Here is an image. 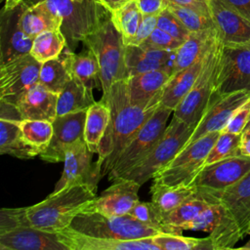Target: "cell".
Returning <instances> with one entry per match:
<instances>
[{"label":"cell","instance_id":"6da1fadb","mask_svg":"<svg viewBox=\"0 0 250 250\" xmlns=\"http://www.w3.org/2000/svg\"><path fill=\"white\" fill-rule=\"evenodd\" d=\"M110 109V120L102 140L95 168L100 178L109 173L114 162L143 125L158 108H143L130 100L126 79L115 82L106 96L102 97Z\"/></svg>","mask_w":250,"mask_h":250},{"label":"cell","instance_id":"7a4b0ae2","mask_svg":"<svg viewBox=\"0 0 250 250\" xmlns=\"http://www.w3.org/2000/svg\"><path fill=\"white\" fill-rule=\"evenodd\" d=\"M198 191L223 209L219 224L209 234L213 250L233 248L250 229V171L223 190Z\"/></svg>","mask_w":250,"mask_h":250},{"label":"cell","instance_id":"3957f363","mask_svg":"<svg viewBox=\"0 0 250 250\" xmlns=\"http://www.w3.org/2000/svg\"><path fill=\"white\" fill-rule=\"evenodd\" d=\"M96 198L97 185L86 182L67 185L39 203L26 207V216L33 227L56 232L69 227L74 217Z\"/></svg>","mask_w":250,"mask_h":250},{"label":"cell","instance_id":"277c9868","mask_svg":"<svg viewBox=\"0 0 250 250\" xmlns=\"http://www.w3.org/2000/svg\"><path fill=\"white\" fill-rule=\"evenodd\" d=\"M27 5L45 1L62 20L61 30L66 39V47L74 51L79 42L99 28L110 12L99 0H23Z\"/></svg>","mask_w":250,"mask_h":250},{"label":"cell","instance_id":"5b68a950","mask_svg":"<svg viewBox=\"0 0 250 250\" xmlns=\"http://www.w3.org/2000/svg\"><path fill=\"white\" fill-rule=\"evenodd\" d=\"M83 43L98 60L103 97H104L115 82L127 78L123 37L111 18H108L99 28L89 34Z\"/></svg>","mask_w":250,"mask_h":250},{"label":"cell","instance_id":"8992f818","mask_svg":"<svg viewBox=\"0 0 250 250\" xmlns=\"http://www.w3.org/2000/svg\"><path fill=\"white\" fill-rule=\"evenodd\" d=\"M223 41L220 36L205 55L201 70L192 88L173 111V115L195 127L216 92Z\"/></svg>","mask_w":250,"mask_h":250},{"label":"cell","instance_id":"52a82bcc","mask_svg":"<svg viewBox=\"0 0 250 250\" xmlns=\"http://www.w3.org/2000/svg\"><path fill=\"white\" fill-rule=\"evenodd\" d=\"M69 227L88 235L113 239H139L160 233L159 230L137 221L130 214L108 216L89 206L74 217Z\"/></svg>","mask_w":250,"mask_h":250},{"label":"cell","instance_id":"ba28073f","mask_svg":"<svg viewBox=\"0 0 250 250\" xmlns=\"http://www.w3.org/2000/svg\"><path fill=\"white\" fill-rule=\"evenodd\" d=\"M194 128L173 115L163 136L148 155L120 179L133 180L141 186L152 179L185 147Z\"/></svg>","mask_w":250,"mask_h":250},{"label":"cell","instance_id":"9c48e42d","mask_svg":"<svg viewBox=\"0 0 250 250\" xmlns=\"http://www.w3.org/2000/svg\"><path fill=\"white\" fill-rule=\"evenodd\" d=\"M173 110L158 106L150 118L137 132L117 156L107 174L108 181L114 182L129 173L152 150L166 130V123Z\"/></svg>","mask_w":250,"mask_h":250},{"label":"cell","instance_id":"30bf717a","mask_svg":"<svg viewBox=\"0 0 250 250\" xmlns=\"http://www.w3.org/2000/svg\"><path fill=\"white\" fill-rule=\"evenodd\" d=\"M220 133L207 134L184 147L164 168L153 176V182L171 187L189 186L205 165L206 158Z\"/></svg>","mask_w":250,"mask_h":250},{"label":"cell","instance_id":"8fae6325","mask_svg":"<svg viewBox=\"0 0 250 250\" xmlns=\"http://www.w3.org/2000/svg\"><path fill=\"white\" fill-rule=\"evenodd\" d=\"M41 62L30 54L0 64V102L18 106L25 93L39 82Z\"/></svg>","mask_w":250,"mask_h":250},{"label":"cell","instance_id":"7c38bea8","mask_svg":"<svg viewBox=\"0 0 250 250\" xmlns=\"http://www.w3.org/2000/svg\"><path fill=\"white\" fill-rule=\"evenodd\" d=\"M250 91V42L224 44L216 93Z\"/></svg>","mask_w":250,"mask_h":250},{"label":"cell","instance_id":"4fadbf2b","mask_svg":"<svg viewBox=\"0 0 250 250\" xmlns=\"http://www.w3.org/2000/svg\"><path fill=\"white\" fill-rule=\"evenodd\" d=\"M248 100H250V91H237L229 94L215 92L185 147L207 134L222 132L234 111Z\"/></svg>","mask_w":250,"mask_h":250},{"label":"cell","instance_id":"5bb4252c","mask_svg":"<svg viewBox=\"0 0 250 250\" xmlns=\"http://www.w3.org/2000/svg\"><path fill=\"white\" fill-rule=\"evenodd\" d=\"M87 110L57 115L53 123V136L49 146L38 155L50 163L62 162L69 147L84 140Z\"/></svg>","mask_w":250,"mask_h":250},{"label":"cell","instance_id":"9a60e30c","mask_svg":"<svg viewBox=\"0 0 250 250\" xmlns=\"http://www.w3.org/2000/svg\"><path fill=\"white\" fill-rule=\"evenodd\" d=\"M250 171V157L236 155L204 165L189 186L198 190H223Z\"/></svg>","mask_w":250,"mask_h":250},{"label":"cell","instance_id":"2e32d148","mask_svg":"<svg viewBox=\"0 0 250 250\" xmlns=\"http://www.w3.org/2000/svg\"><path fill=\"white\" fill-rule=\"evenodd\" d=\"M27 4L22 0L13 9H2L0 18V64L30 53L33 39L21 26V18Z\"/></svg>","mask_w":250,"mask_h":250},{"label":"cell","instance_id":"e0dca14e","mask_svg":"<svg viewBox=\"0 0 250 250\" xmlns=\"http://www.w3.org/2000/svg\"><path fill=\"white\" fill-rule=\"evenodd\" d=\"M1 250H67L56 232L33 227L29 221L0 229Z\"/></svg>","mask_w":250,"mask_h":250},{"label":"cell","instance_id":"ac0fdd59","mask_svg":"<svg viewBox=\"0 0 250 250\" xmlns=\"http://www.w3.org/2000/svg\"><path fill=\"white\" fill-rule=\"evenodd\" d=\"M67 250H159L152 237L113 239L88 235L70 227L56 231Z\"/></svg>","mask_w":250,"mask_h":250},{"label":"cell","instance_id":"d6986e66","mask_svg":"<svg viewBox=\"0 0 250 250\" xmlns=\"http://www.w3.org/2000/svg\"><path fill=\"white\" fill-rule=\"evenodd\" d=\"M140 188L141 185L133 180H116L100 196H97L89 207L108 216L129 214L132 208L140 201Z\"/></svg>","mask_w":250,"mask_h":250},{"label":"cell","instance_id":"ffe728a7","mask_svg":"<svg viewBox=\"0 0 250 250\" xmlns=\"http://www.w3.org/2000/svg\"><path fill=\"white\" fill-rule=\"evenodd\" d=\"M93 152L87 146L85 141L69 147L63 160V170L60 180L55 185L53 192L59 191L67 185L86 182L97 185L101 179L92 165Z\"/></svg>","mask_w":250,"mask_h":250},{"label":"cell","instance_id":"44dd1931","mask_svg":"<svg viewBox=\"0 0 250 250\" xmlns=\"http://www.w3.org/2000/svg\"><path fill=\"white\" fill-rule=\"evenodd\" d=\"M211 16L224 44L250 42V21L223 0H209Z\"/></svg>","mask_w":250,"mask_h":250},{"label":"cell","instance_id":"7402d4cb","mask_svg":"<svg viewBox=\"0 0 250 250\" xmlns=\"http://www.w3.org/2000/svg\"><path fill=\"white\" fill-rule=\"evenodd\" d=\"M171 75V71L155 69L127 77L126 84L131 102L146 109L158 107L161 92Z\"/></svg>","mask_w":250,"mask_h":250},{"label":"cell","instance_id":"603a6c76","mask_svg":"<svg viewBox=\"0 0 250 250\" xmlns=\"http://www.w3.org/2000/svg\"><path fill=\"white\" fill-rule=\"evenodd\" d=\"M176 51L146 48L139 45H125L127 77L155 69L173 72Z\"/></svg>","mask_w":250,"mask_h":250},{"label":"cell","instance_id":"cb8c5ba5","mask_svg":"<svg viewBox=\"0 0 250 250\" xmlns=\"http://www.w3.org/2000/svg\"><path fill=\"white\" fill-rule=\"evenodd\" d=\"M59 94L51 92L39 82L33 85L18 104L21 119L48 120L53 122L57 117Z\"/></svg>","mask_w":250,"mask_h":250},{"label":"cell","instance_id":"d4e9b609","mask_svg":"<svg viewBox=\"0 0 250 250\" xmlns=\"http://www.w3.org/2000/svg\"><path fill=\"white\" fill-rule=\"evenodd\" d=\"M219 38L216 27L190 32L189 36L176 50L173 73L183 70L202 59Z\"/></svg>","mask_w":250,"mask_h":250},{"label":"cell","instance_id":"484cf974","mask_svg":"<svg viewBox=\"0 0 250 250\" xmlns=\"http://www.w3.org/2000/svg\"><path fill=\"white\" fill-rule=\"evenodd\" d=\"M205 56L190 66L175 72L168 79L161 92L159 105L175 110L192 88L201 70Z\"/></svg>","mask_w":250,"mask_h":250},{"label":"cell","instance_id":"4316f807","mask_svg":"<svg viewBox=\"0 0 250 250\" xmlns=\"http://www.w3.org/2000/svg\"><path fill=\"white\" fill-rule=\"evenodd\" d=\"M20 22L25 34L34 39L38 34L46 30L61 29L62 20L45 1H38L27 5Z\"/></svg>","mask_w":250,"mask_h":250},{"label":"cell","instance_id":"83f0119b","mask_svg":"<svg viewBox=\"0 0 250 250\" xmlns=\"http://www.w3.org/2000/svg\"><path fill=\"white\" fill-rule=\"evenodd\" d=\"M211 202H209L197 189L176 208L163 212L165 232L182 234L186 226L195 219Z\"/></svg>","mask_w":250,"mask_h":250},{"label":"cell","instance_id":"f1b7e54d","mask_svg":"<svg viewBox=\"0 0 250 250\" xmlns=\"http://www.w3.org/2000/svg\"><path fill=\"white\" fill-rule=\"evenodd\" d=\"M63 58L72 77L81 81L88 88L102 90L99 62L90 49L87 48L86 51L80 54H75L65 47V52H63Z\"/></svg>","mask_w":250,"mask_h":250},{"label":"cell","instance_id":"f546056e","mask_svg":"<svg viewBox=\"0 0 250 250\" xmlns=\"http://www.w3.org/2000/svg\"><path fill=\"white\" fill-rule=\"evenodd\" d=\"M95 103L93 89L71 76L59 94L57 115L87 110Z\"/></svg>","mask_w":250,"mask_h":250},{"label":"cell","instance_id":"4dcf8cb0","mask_svg":"<svg viewBox=\"0 0 250 250\" xmlns=\"http://www.w3.org/2000/svg\"><path fill=\"white\" fill-rule=\"evenodd\" d=\"M0 153L20 159H31L39 152L23 139L18 120L0 118Z\"/></svg>","mask_w":250,"mask_h":250},{"label":"cell","instance_id":"1f68e13d","mask_svg":"<svg viewBox=\"0 0 250 250\" xmlns=\"http://www.w3.org/2000/svg\"><path fill=\"white\" fill-rule=\"evenodd\" d=\"M110 120V109L107 104L100 100L87 109L84 127V140L93 153H99L101 143L105 135Z\"/></svg>","mask_w":250,"mask_h":250},{"label":"cell","instance_id":"d6a6232c","mask_svg":"<svg viewBox=\"0 0 250 250\" xmlns=\"http://www.w3.org/2000/svg\"><path fill=\"white\" fill-rule=\"evenodd\" d=\"M65 47L66 39L61 29L46 30L33 39L29 54L42 63L60 57Z\"/></svg>","mask_w":250,"mask_h":250},{"label":"cell","instance_id":"836d02e7","mask_svg":"<svg viewBox=\"0 0 250 250\" xmlns=\"http://www.w3.org/2000/svg\"><path fill=\"white\" fill-rule=\"evenodd\" d=\"M143 14L138 6L137 0H130L110 13V18L121 33L125 45L131 44L134 39Z\"/></svg>","mask_w":250,"mask_h":250},{"label":"cell","instance_id":"e575fe53","mask_svg":"<svg viewBox=\"0 0 250 250\" xmlns=\"http://www.w3.org/2000/svg\"><path fill=\"white\" fill-rule=\"evenodd\" d=\"M195 191L196 188L191 186L171 187L155 182L150 188L151 201L162 212H169L176 208Z\"/></svg>","mask_w":250,"mask_h":250},{"label":"cell","instance_id":"d590c367","mask_svg":"<svg viewBox=\"0 0 250 250\" xmlns=\"http://www.w3.org/2000/svg\"><path fill=\"white\" fill-rule=\"evenodd\" d=\"M71 78L64 58H55L41 63L39 83L47 90L60 94L66 82Z\"/></svg>","mask_w":250,"mask_h":250},{"label":"cell","instance_id":"8d00e7d4","mask_svg":"<svg viewBox=\"0 0 250 250\" xmlns=\"http://www.w3.org/2000/svg\"><path fill=\"white\" fill-rule=\"evenodd\" d=\"M19 123L24 141L40 154L51 142L53 123L48 120L37 119H21Z\"/></svg>","mask_w":250,"mask_h":250},{"label":"cell","instance_id":"74e56055","mask_svg":"<svg viewBox=\"0 0 250 250\" xmlns=\"http://www.w3.org/2000/svg\"><path fill=\"white\" fill-rule=\"evenodd\" d=\"M159 250H213L209 236L204 238L188 237L182 234L160 232L152 237Z\"/></svg>","mask_w":250,"mask_h":250},{"label":"cell","instance_id":"f35d334b","mask_svg":"<svg viewBox=\"0 0 250 250\" xmlns=\"http://www.w3.org/2000/svg\"><path fill=\"white\" fill-rule=\"evenodd\" d=\"M240 140L241 134L221 132L206 158L205 165L223 160L225 158L241 155L239 152Z\"/></svg>","mask_w":250,"mask_h":250},{"label":"cell","instance_id":"ab89813d","mask_svg":"<svg viewBox=\"0 0 250 250\" xmlns=\"http://www.w3.org/2000/svg\"><path fill=\"white\" fill-rule=\"evenodd\" d=\"M167 8L178 17V19L190 32L216 27L212 17L205 16L195 10L175 5L173 3H168Z\"/></svg>","mask_w":250,"mask_h":250},{"label":"cell","instance_id":"60d3db41","mask_svg":"<svg viewBox=\"0 0 250 250\" xmlns=\"http://www.w3.org/2000/svg\"><path fill=\"white\" fill-rule=\"evenodd\" d=\"M129 214L137 221L151 227L160 232H165L163 212L152 201H139L132 208Z\"/></svg>","mask_w":250,"mask_h":250},{"label":"cell","instance_id":"b9f144b4","mask_svg":"<svg viewBox=\"0 0 250 250\" xmlns=\"http://www.w3.org/2000/svg\"><path fill=\"white\" fill-rule=\"evenodd\" d=\"M222 212L223 209L219 203H211L186 226L185 230H200L210 233L219 224Z\"/></svg>","mask_w":250,"mask_h":250},{"label":"cell","instance_id":"7bdbcfd3","mask_svg":"<svg viewBox=\"0 0 250 250\" xmlns=\"http://www.w3.org/2000/svg\"><path fill=\"white\" fill-rule=\"evenodd\" d=\"M157 27L181 41H185L190 34V31L168 8L157 16Z\"/></svg>","mask_w":250,"mask_h":250},{"label":"cell","instance_id":"ee69618b","mask_svg":"<svg viewBox=\"0 0 250 250\" xmlns=\"http://www.w3.org/2000/svg\"><path fill=\"white\" fill-rule=\"evenodd\" d=\"M183 42L184 41L173 37L166 31L156 26L152 33L149 35V37L139 46L165 51H176Z\"/></svg>","mask_w":250,"mask_h":250},{"label":"cell","instance_id":"f6af8a7d","mask_svg":"<svg viewBox=\"0 0 250 250\" xmlns=\"http://www.w3.org/2000/svg\"><path fill=\"white\" fill-rule=\"evenodd\" d=\"M250 120V100L244 103L239 106L230 119L229 120L227 126L222 132L232 133V134H241L245 127L248 125Z\"/></svg>","mask_w":250,"mask_h":250},{"label":"cell","instance_id":"bcb514c9","mask_svg":"<svg viewBox=\"0 0 250 250\" xmlns=\"http://www.w3.org/2000/svg\"><path fill=\"white\" fill-rule=\"evenodd\" d=\"M157 26V16L143 15L137 33L129 45H141L146 41Z\"/></svg>","mask_w":250,"mask_h":250},{"label":"cell","instance_id":"7dc6e473","mask_svg":"<svg viewBox=\"0 0 250 250\" xmlns=\"http://www.w3.org/2000/svg\"><path fill=\"white\" fill-rule=\"evenodd\" d=\"M143 15L158 16L168 6V0H137Z\"/></svg>","mask_w":250,"mask_h":250},{"label":"cell","instance_id":"c3c4849f","mask_svg":"<svg viewBox=\"0 0 250 250\" xmlns=\"http://www.w3.org/2000/svg\"><path fill=\"white\" fill-rule=\"evenodd\" d=\"M168 2L182 7L189 8L205 16L212 17L209 0H168Z\"/></svg>","mask_w":250,"mask_h":250},{"label":"cell","instance_id":"681fc988","mask_svg":"<svg viewBox=\"0 0 250 250\" xmlns=\"http://www.w3.org/2000/svg\"><path fill=\"white\" fill-rule=\"evenodd\" d=\"M250 21V0H223Z\"/></svg>","mask_w":250,"mask_h":250},{"label":"cell","instance_id":"f907efd6","mask_svg":"<svg viewBox=\"0 0 250 250\" xmlns=\"http://www.w3.org/2000/svg\"><path fill=\"white\" fill-rule=\"evenodd\" d=\"M239 152L241 155L250 157V126H246L241 133Z\"/></svg>","mask_w":250,"mask_h":250},{"label":"cell","instance_id":"816d5d0a","mask_svg":"<svg viewBox=\"0 0 250 250\" xmlns=\"http://www.w3.org/2000/svg\"><path fill=\"white\" fill-rule=\"evenodd\" d=\"M110 13L130 0H99Z\"/></svg>","mask_w":250,"mask_h":250},{"label":"cell","instance_id":"f5cc1de1","mask_svg":"<svg viewBox=\"0 0 250 250\" xmlns=\"http://www.w3.org/2000/svg\"><path fill=\"white\" fill-rule=\"evenodd\" d=\"M22 0H5V9H13L19 5Z\"/></svg>","mask_w":250,"mask_h":250},{"label":"cell","instance_id":"db71d44e","mask_svg":"<svg viewBox=\"0 0 250 250\" xmlns=\"http://www.w3.org/2000/svg\"><path fill=\"white\" fill-rule=\"evenodd\" d=\"M247 235L250 236V229H249ZM239 249H247V250H250V238H249V240H248L244 245H242L241 247H239Z\"/></svg>","mask_w":250,"mask_h":250},{"label":"cell","instance_id":"11a10c76","mask_svg":"<svg viewBox=\"0 0 250 250\" xmlns=\"http://www.w3.org/2000/svg\"><path fill=\"white\" fill-rule=\"evenodd\" d=\"M247 126H250V120H249V123H248V125Z\"/></svg>","mask_w":250,"mask_h":250},{"label":"cell","instance_id":"9f6ffc18","mask_svg":"<svg viewBox=\"0 0 250 250\" xmlns=\"http://www.w3.org/2000/svg\"><path fill=\"white\" fill-rule=\"evenodd\" d=\"M74 1H83V0H74Z\"/></svg>","mask_w":250,"mask_h":250}]
</instances>
